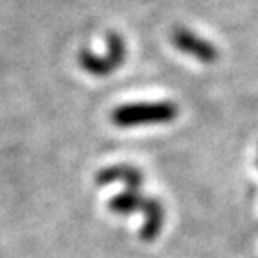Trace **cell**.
<instances>
[{
    "label": "cell",
    "mask_w": 258,
    "mask_h": 258,
    "mask_svg": "<svg viewBox=\"0 0 258 258\" xmlns=\"http://www.w3.org/2000/svg\"><path fill=\"white\" fill-rule=\"evenodd\" d=\"M106 45H108V52L104 56H97L90 50H81L79 52V64L92 76H108L124 63L125 45L122 36L111 32L106 38Z\"/></svg>",
    "instance_id": "6da1fadb"
},
{
    "label": "cell",
    "mask_w": 258,
    "mask_h": 258,
    "mask_svg": "<svg viewBox=\"0 0 258 258\" xmlns=\"http://www.w3.org/2000/svg\"><path fill=\"white\" fill-rule=\"evenodd\" d=\"M176 106L170 102L161 104H133L122 106L117 111H113V122L118 125H137L151 124V122H167L176 117Z\"/></svg>",
    "instance_id": "7a4b0ae2"
},
{
    "label": "cell",
    "mask_w": 258,
    "mask_h": 258,
    "mask_svg": "<svg viewBox=\"0 0 258 258\" xmlns=\"http://www.w3.org/2000/svg\"><path fill=\"white\" fill-rule=\"evenodd\" d=\"M172 43L177 50H181L183 54H188L201 63H214L219 56V50L208 40L198 36L196 32L188 31L185 27L174 29Z\"/></svg>",
    "instance_id": "3957f363"
}]
</instances>
